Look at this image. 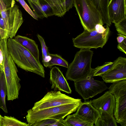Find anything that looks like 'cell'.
<instances>
[{
  "mask_svg": "<svg viewBox=\"0 0 126 126\" xmlns=\"http://www.w3.org/2000/svg\"><path fill=\"white\" fill-rule=\"evenodd\" d=\"M64 119L58 120L52 124L48 126H69V124Z\"/></svg>",
  "mask_w": 126,
  "mask_h": 126,
  "instance_id": "cell-31",
  "label": "cell"
},
{
  "mask_svg": "<svg viewBox=\"0 0 126 126\" xmlns=\"http://www.w3.org/2000/svg\"><path fill=\"white\" fill-rule=\"evenodd\" d=\"M62 93L60 91L48 92L40 100L34 103L31 109L37 110L75 102L81 100Z\"/></svg>",
  "mask_w": 126,
  "mask_h": 126,
  "instance_id": "cell-10",
  "label": "cell"
},
{
  "mask_svg": "<svg viewBox=\"0 0 126 126\" xmlns=\"http://www.w3.org/2000/svg\"><path fill=\"white\" fill-rule=\"evenodd\" d=\"M0 126H29V125L14 117L1 115Z\"/></svg>",
  "mask_w": 126,
  "mask_h": 126,
  "instance_id": "cell-22",
  "label": "cell"
},
{
  "mask_svg": "<svg viewBox=\"0 0 126 126\" xmlns=\"http://www.w3.org/2000/svg\"><path fill=\"white\" fill-rule=\"evenodd\" d=\"M0 34L2 39L8 38L7 31L4 21L0 13Z\"/></svg>",
  "mask_w": 126,
  "mask_h": 126,
  "instance_id": "cell-30",
  "label": "cell"
},
{
  "mask_svg": "<svg viewBox=\"0 0 126 126\" xmlns=\"http://www.w3.org/2000/svg\"><path fill=\"white\" fill-rule=\"evenodd\" d=\"M8 38L2 39L0 44L3 55V70L7 87V99L13 101L18 98L21 88L20 80L17 73L18 71L8 50L7 42Z\"/></svg>",
  "mask_w": 126,
  "mask_h": 126,
  "instance_id": "cell-2",
  "label": "cell"
},
{
  "mask_svg": "<svg viewBox=\"0 0 126 126\" xmlns=\"http://www.w3.org/2000/svg\"><path fill=\"white\" fill-rule=\"evenodd\" d=\"M103 25L100 24H98L96 25L94 27V29L98 32L100 33H104L106 30L103 26Z\"/></svg>",
  "mask_w": 126,
  "mask_h": 126,
  "instance_id": "cell-32",
  "label": "cell"
},
{
  "mask_svg": "<svg viewBox=\"0 0 126 126\" xmlns=\"http://www.w3.org/2000/svg\"><path fill=\"white\" fill-rule=\"evenodd\" d=\"M49 80L51 84V89L54 91L71 94L72 90L62 72L58 67L54 66L50 71Z\"/></svg>",
  "mask_w": 126,
  "mask_h": 126,
  "instance_id": "cell-12",
  "label": "cell"
},
{
  "mask_svg": "<svg viewBox=\"0 0 126 126\" xmlns=\"http://www.w3.org/2000/svg\"><path fill=\"white\" fill-rule=\"evenodd\" d=\"M75 113L84 120L95 124L100 116L99 111L91 104L90 101L82 102Z\"/></svg>",
  "mask_w": 126,
  "mask_h": 126,
  "instance_id": "cell-15",
  "label": "cell"
},
{
  "mask_svg": "<svg viewBox=\"0 0 126 126\" xmlns=\"http://www.w3.org/2000/svg\"><path fill=\"white\" fill-rule=\"evenodd\" d=\"M28 50L38 61H39V53L37 45L35 41L27 37L19 35L14 38Z\"/></svg>",
  "mask_w": 126,
  "mask_h": 126,
  "instance_id": "cell-16",
  "label": "cell"
},
{
  "mask_svg": "<svg viewBox=\"0 0 126 126\" xmlns=\"http://www.w3.org/2000/svg\"><path fill=\"white\" fill-rule=\"evenodd\" d=\"M114 25L119 33L126 36V17L115 23Z\"/></svg>",
  "mask_w": 126,
  "mask_h": 126,
  "instance_id": "cell-27",
  "label": "cell"
},
{
  "mask_svg": "<svg viewBox=\"0 0 126 126\" xmlns=\"http://www.w3.org/2000/svg\"><path fill=\"white\" fill-rule=\"evenodd\" d=\"M100 116L98 118L95 126H117L116 120L113 115H111L106 111L100 109L99 111Z\"/></svg>",
  "mask_w": 126,
  "mask_h": 126,
  "instance_id": "cell-20",
  "label": "cell"
},
{
  "mask_svg": "<svg viewBox=\"0 0 126 126\" xmlns=\"http://www.w3.org/2000/svg\"><path fill=\"white\" fill-rule=\"evenodd\" d=\"M117 35V48L120 51L126 54V36L119 33Z\"/></svg>",
  "mask_w": 126,
  "mask_h": 126,
  "instance_id": "cell-26",
  "label": "cell"
},
{
  "mask_svg": "<svg viewBox=\"0 0 126 126\" xmlns=\"http://www.w3.org/2000/svg\"><path fill=\"white\" fill-rule=\"evenodd\" d=\"M19 2L25 10L34 18L38 20V17L28 6L24 0H16Z\"/></svg>",
  "mask_w": 126,
  "mask_h": 126,
  "instance_id": "cell-28",
  "label": "cell"
},
{
  "mask_svg": "<svg viewBox=\"0 0 126 126\" xmlns=\"http://www.w3.org/2000/svg\"><path fill=\"white\" fill-rule=\"evenodd\" d=\"M3 52L0 48V65L3 69Z\"/></svg>",
  "mask_w": 126,
  "mask_h": 126,
  "instance_id": "cell-36",
  "label": "cell"
},
{
  "mask_svg": "<svg viewBox=\"0 0 126 126\" xmlns=\"http://www.w3.org/2000/svg\"><path fill=\"white\" fill-rule=\"evenodd\" d=\"M50 55L51 58L48 63L47 67L51 68L54 65H58L68 68V62L60 55L50 54Z\"/></svg>",
  "mask_w": 126,
  "mask_h": 126,
  "instance_id": "cell-24",
  "label": "cell"
},
{
  "mask_svg": "<svg viewBox=\"0 0 126 126\" xmlns=\"http://www.w3.org/2000/svg\"><path fill=\"white\" fill-rule=\"evenodd\" d=\"M37 36L41 45L42 53V62L44 65L47 67L48 63L51 59L48 47L46 45L43 38L39 34H37Z\"/></svg>",
  "mask_w": 126,
  "mask_h": 126,
  "instance_id": "cell-23",
  "label": "cell"
},
{
  "mask_svg": "<svg viewBox=\"0 0 126 126\" xmlns=\"http://www.w3.org/2000/svg\"><path fill=\"white\" fill-rule=\"evenodd\" d=\"M90 0L100 12L103 23L110 26L111 23L109 18L108 10L110 0Z\"/></svg>",
  "mask_w": 126,
  "mask_h": 126,
  "instance_id": "cell-17",
  "label": "cell"
},
{
  "mask_svg": "<svg viewBox=\"0 0 126 126\" xmlns=\"http://www.w3.org/2000/svg\"><path fill=\"white\" fill-rule=\"evenodd\" d=\"M6 5L7 8L11 7L16 4L15 0H2Z\"/></svg>",
  "mask_w": 126,
  "mask_h": 126,
  "instance_id": "cell-34",
  "label": "cell"
},
{
  "mask_svg": "<svg viewBox=\"0 0 126 126\" xmlns=\"http://www.w3.org/2000/svg\"><path fill=\"white\" fill-rule=\"evenodd\" d=\"M7 46L12 59L19 67L45 78L44 67L28 50L13 38L8 39Z\"/></svg>",
  "mask_w": 126,
  "mask_h": 126,
  "instance_id": "cell-1",
  "label": "cell"
},
{
  "mask_svg": "<svg viewBox=\"0 0 126 126\" xmlns=\"http://www.w3.org/2000/svg\"><path fill=\"white\" fill-rule=\"evenodd\" d=\"M58 120L52 119H47L42 120L32 124V126H47L56 122Z\"/></svg>",
  "mask_w": 126,
  "mask_h": 126,
  "instance_id": "cell-29",
  "label": "cell"
},
{
  "mask_svg": "<svg viewBox=\"0 0 126 126\" xmlns=\"http://www.w3.org/2000/svg\"><path fill=\"white\" fill-rule=\"evenodd\" d=\"M74 5L84 30L91 32L96 25H103L101 15L90 0H74Z\"/></svg>",
  "mask_w": 126,
  "mask_h": 126,
  "instance_id": "cell-5",
  "label": "cell"
},
{
  "mask_svg": "<svg viewBox=\"0 0 126 126\" xmlns=\"http://www.w3.org/2000/svg\"><path fill=\"white\" fill-rule=\"evenodd\" d=\"M7 91L5 74L3 70L1 67L0 72V108L6 113H8L5 101Z\"/></svg>",
  "mask_w": 126,
  "mask_h": 126,
  "instance_id": "cell-19",
  "label": "cell"
},
{
  "mask_svg": "<svg viewBox=\"0 0 126 126\" xmlns=\"http://www.w3.org/2000/svg\"><path fill=\"white\" fill-rule=\"evenodd\" d=\"M90 101L92 105L98 111L101 109L113 115L116 104L115 98L114 95L109 91L105 92L99 98Z\"/></svg>",
  "mask_w": 126,
  "mask_h": 126,
  "instance_id": "cell-14",
  "label": "cell"
},
{
  "mask_svg": "<svg viewBox=\"0 0 126 126\" xmlns=\"http://www.w3.org/2000/svg\"><path fill=\"white\" fill-rule=\"evenodd\" d=\"M74 0H65V8L66 12L72 8L74 5Z\"/></svg>",
  "mask_w": 126,
  "mask_h": 126,
  "instance_id": "cell-33",
  "label": "cell"
},
{
  "mask_svg": "<svg viewBox=\"0 0 126 126\" xmlns=\"http://www.w3.org/2000/svg\"><path fill=\"white\" fill-rule=\"evenodd\" d=\"M108 89L115 98L113 115L116 122L126 126V79L113 83Z\"/></svg>",
  "mask_w": 126,
  "mask_h": 126,
  "instance_id": "cell-7",
  "label": "cell"
},
{
  "mask_svg": "<svg viewBox=\"0 0 126 126\" xmlns=\"http://www.w3.org/2000/svg\"><path fill=\"white\" fill-rule=\"evenodd\" d=\"M1 115L0 114V116H1Z\"/></svg>",
  "mask_w": 126,
  "mask_h": 126,
  "instance_id": "cell-39",
  "label": "cell"
},
{
  "mask_svg": "<svg viewBox=\"0 0 126 126\" xmlns=\"http://www.w3.org/2000/svg\"><path fill=\"white\" fill-rule=\"evenodd\" d=\"M2 39V38L1 37V35H0V42H1V40Z\"/></svg>",
  "mask_w": 126,
  "mask_h": 126,
  "instance_id": "cell-37",
  "label": "cell"
},
{
  "mask_svg": "<svg viewBox=\"0 0 126 126\" xmlns=\"http://www.w3.org/2000/svg\"><path fill=\"white\" fill-rule=\"evenodd\" d=\"M81 100L77 102L58 106L37 110L30 109L26 116L29 126L43 119H52L57 120L64 119L69 114L75 112L82 103Z\"/></svg>",
  "mask_w": 126,
  "mask_h": 126,
  "instance_id": "cell-3",
  "label": "cell"
},
{
  "mask_svg": "<svg viewBox=\"0 0 126 126\" xmlns=\"http://www.w3.org/2000/svg\"><path fill=\"white\" fill-rule=\"evenodd\" d=\"M95 68H92L90 74L85 78L74 81L76 91L86 100L108 88L103 81L94 79Z\"/></svg>",
  "mask_w": 126,
  "mask_h": 126,
  "instance_id": "cell-9",
  "label": "cell"
},
{
  "mask_svg": "<svg viewBox=\"0 0 126 126\" xmlns=\"http://www.w3.org/2000/svg\"><path fill=\"white\" fill-rule=\"evenodd\" d=\"M0 13L5 23L8 38H13L23 22L21 12L16 4L7 8L0 0Z\"/></svg>",
  "mask_w": 126,
  "mask_h": 126,
  "instance_id": "cell-8",
  "label": "cell"
},
{
  "mask_svg": "<svg viewBox=\"0 0 126 126\" xmlns=\"http://www.w3.org/2000/svg\"><path fill=\"white\" fill-rule=\"evenodd\" d=\"M93 54L90 49H80L76 53L74 59L68 65L65 74L66 80L74 81L85 78L90 73Z\"/></svg>",
  "mask_w": 126,
  "mask_h": 126,
  "instance_id": "cell-4",
  "label": "cell"
},
{
  "mask_svg": "<svg viewBox=\"0 0 126 126\" xmlns=\"http://www.w3.org/2000/svg\"><path fill=\"white\" fill-rule=\"evenodd\" d=\"M1 66L0 65V72L1 71Z\"/></svg>",
  "mask_w": 126,
  "mask_h": 126,
  "instance_id": "cell-38",
  "label": "cell"
},
{
  "mask_svg": "<svg viewBox=\"0 0 126 126\" xmlns=\"http://www.w3.org/2000/svg\"><path fill=\"white\" fill-rule=\"evenodd\" d=\"M110 33L109 26L107 25L106 30L103 33H100L95 30L83 32L75 38H73L74 46L80 49L102 48L107 42Z\"/></svg>",
  "mask_w": 126,
  "mask_h": 126,
  "instance_id": "cell-6",
  "label": "cell"
},
{
  "mask_svg": "<svg viewBox=\"0 0 126 126\" xmlns=\"http://www.w3.org/2000/svg\"><path fill=\"white\" fill-rule=\"evenodd\" d=\"M65 120L69 126H93L94 123L86 121L75 113L67 116Z\"/></svg>",
  "mask_w": 126,
  "mask_h": 126,
  "instance_id": "cell-21",
  "label": "cell"
},
{
  "mask_svg": "<svg viewBox=\"0 0 126 126\" xmlns=\"http://www.w3.org/2000/svg\"><path fill=\"white\" fill-rule=\"evenodd\" d=\"M28 2H30L36 6L40 8L41 5L39 0H27Z\"/></svg>",
  "mask_w": 126,
  "mask_h": 126,
  "instance_id": "cell-35",
  "label": "cell"
},
{
  "mask_svg": "<svg viewBox=\"0 0 126 126\" xmlns=\"http://www.w3.org/2000/svg\"><path fill=\"white\" fill-rule=\"evenodd\" d=\"M46 3L52 9L54 15L58 17L63 16L66 12L65 0H39Z\"/></svg>",
  "mask_w": 126,
  "mask_h": 126,
  "instance_id": "cell-18",
  "label": "cell"
},
{
  "mask_svg": "<svg viewBox=\"0 0 126 126\" xmlns=\"http://www.w3.org/2000/svg\"><path fill=\"white\" fill-rule=\"evenodd\" d=\"M113 64V62H106L102 66H97V67L95 68L94 76H101L102 75L111 68Z\"/></svg>",
  "mask_w": 126,
  "mask_h": 126,
  "instance_id": "cell-25",
  "label": "cell"
},
{
  "mask_svg": "<svg viewBox=\"0 0 126 126\" xmlns=\"http://www.w3.org/2000/svg\"><path fill=\"white\" fill-rule=\"evenodd\" d=\"M111 68L101 77L104 81L112 83L126 79V58L119 57Z\"/></svg>",
  "mask_w": 126,
  "mask_h": 126,
  "instance_id": "cell-11",
  "label": "cell"
},
{
  "mask_svg": "<svg viewBox=\"0 0 126 126\" xmlns=\"http://www.w3.org/2000/svg\"><path fill=\"white\" fill-rule=\"evenodd\" d=\"M108 10L111 23H118L126 17V0H110Z\"/></svg>",
  "mask_w": 126,
  "mask_h": 126,
  "instance_id": "cell-13",
  "label": "cell"
}]
</instances>
